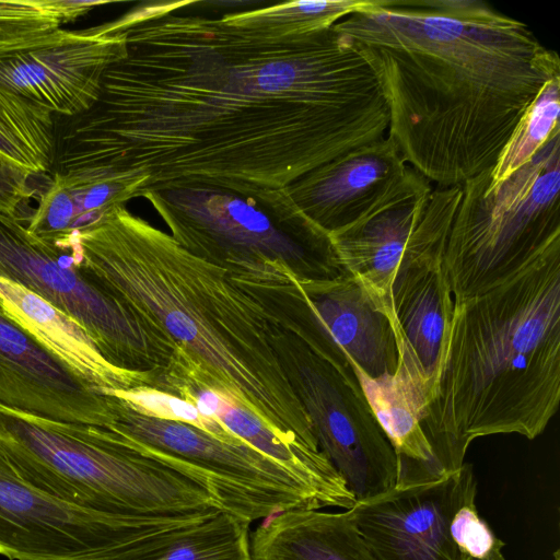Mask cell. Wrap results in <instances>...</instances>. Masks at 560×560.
<instances>
[{
	"label": "cell",
	"mask_w": 560,
	"mask_h": 560,
	"mask_svg": "<svg viewBox=\"0 0 560 560\" xmlns=\"http://www.w3.org/2000/svg\"><path fill=\"white\" fill-rule=\"evenodd\" d=\"M145 2L112 21L126 55L97 100L55 117L52 175L108 182L133 196L212 190L278 218L284 190L387 137L389 107L362 51L334 25L270 35Z\"/></svg>",
	"instance_id": "obj_1"
},
{
	"label": "cell",
	"mask_w": 560,
	"mask_h": 560,
	"mask_svg": "<svg viewBox=\"0 0 560 560\" xmlns=\"http://www.w3.org/2000/svg\"><path fill=\"white\" fill-rule=\"evenodd\" d=\"M334 27L374 68L387 137L430 183L463 185L492 170L558 55L480 0H373Z\"/></svg>",
	"instance_id": "obj_2"
},
{
	"label": "cell",
	"mask_w": 560,
	"mask_h": 560,
	"mask_svg": "<svg viewBox=\"0 0 560 560\" xmlns=\"http://www.w3.org/2000/svg\"><path fill=\"white\" fill-rule=\"evenodd\" d=\"M70 255L73 268L173 345L154 388L213 390L281 440L320 450L277 352L285 326L224 269L125 206L79 233Z\"/></svg>",
	"instance_id": "obj_3"
},
{
	"label": "cell",
	"mask_w": 560,
	"mask_h": 560,
	"mask_svg": "<svg viewBox=\"0 0 560 560\" xmlns=\"http://www.w3.org/2000/svg\"><path fill=\"white\" fill-rule=\"evenodd\" d=\"M560 401V241L490 289L454 301L422 417L441 476L492 434L539 436Z\"/></svg>",
	"instance_id": "obj_4"
},
{
	"label": "cell",
	"mask_w": 560,
	"mask_h": 560,
	"mask_svg": "<svg viewBox=\"0 0 560 560\" xmlns=\"http://www.w3.org/2000/svg\"><path fill=\"white\" fill-rule=\"evenodd\" d=\"M0 452L32 486L81 509L132 517L218 510L199 485L125 447L103 427L0 404Z\"/></svg>",
	"instance_id": "obj_5"
},
{
	"label": "cell",
	"mask_w": 560,
	"mask_h": 560,
	"mask_svg": "<svg viewBox=\"0 0 560 560\" xmlns=\"http://www.w3.org/2000/svg\"><path fill=\"white\" fill-rule=\"evenodd\" d=\"M141 198L182 247L224 269L258 298L288 291L296 281L347 273L326 232L314 225L287 228L238 196L188 189L147 191Z\"/></svg>",
	"instance_id": "obj_6"
},
{
	"label": "cell",
	"mask_w": 560,
	"mask_h": 560,
	"mask_svg": "<svg viewBox=\"0 0 560 560\" xmlns=\"http://www.w3.org/2000/svg\"><path fill=\"white\" fill-rule=\"evenodd\" d=\"M490 173L462 185L444 253L454 301L502 282L560 241V130L493 187Z\"/></svg>",
	"instance_id": "obj_7"
},
{
	"label": "cell",
	"mask_w": 560,
	"mask_h": 560,
	"mask_svg": "<svg viewBox=\"0 0 560 560\" xmlns=\"http://www.w3.org/2000/svg\"><path fill=\"white\" fill-rule=\"evenodd\" d=\"M110 397L114 439L199 485L218 510L252 523L284 511L327 508L302 480L244 440L228 442L187 423L147 417Z\"/></svg>",
	"instance_id": "obj_8"
},
{
	"label": "cell",
	"mask_w": 560,
	"mask_h": 560,
	"mask_svg": "<svg viewBox=\"0 0 560 560\" xmlns=\"http://www.w3.org/2000/svg\"><path fill=\"white\" fill-rule=\"evenodd\" d=\"M0 278L25 287L74 318L113 364L158 374L170 363V341L73 268L67 249L35 237L21 213L4 209H0Z\"/></svg>",
	"instance_id": "obj_9"
},
{
	"label": "cell",
	"mask_w": 560,
	"mask_h": 560,
	"mask_svg": "<svg viewBox=\"0 0 560 560\" xmlns=\"http://www.w3.org/2000/svg\"><path fill=\"white\" fill-rule=\"evenodd\" d=\"M462 185L438 186L408 167L360 219L329 234L345 271L393 316L390 293L407 270L444 257Z\"/></svg>",
	"instance_id": "obj_10"
},
{
	"label": "cell",
	"mask_w": 560,
	"mask_h": 560,
	"mask_svg": "<svg viewBox=\"0 0 560 560\" xmlns=\"http://www.w3.org/2000/svg\"><path fill=\"white\" fill-rule=\"evenodd\" d=\"M187 522L81 509L24 480L0 452V555L10 560H124Z\"/></svg>",
	"instance_id": "obj_11"
},
{
	"label": "cell",
	"mask_w": 560,
	"mask_h": 560,
	"mask_svg": "<svg viewBox=\"0 0 560 560\" xmlns=\"http://www.w3.org/2000/svg\"><path fill=\"white\" fill-rule=\"evenodd\" d=\"M277 352L310 416L319 448L355 500L393 489L397 456L355 373L336 369L288 328L278 340Z\"/></svg>",
	"instance_id": "obj_12"
},
{
	"label": "cell",
	"mask_w": 560,
	"mask_h": 560,
	"mask_svg": "<svg viewBox=\"0 0 560 560\" xmlns=\"http://www.w3.org/2000/svg\"><path fill=\"white\" fill-rule=\"evenodd\" d=\"M299 282V281H298ZM300 283L283 311L287 328L336 369L371 378L393 374L398 343L393 318L349 273Z\"/></svg>",
	"instance_id": "obj_13"
},
{
	"label": "cell",
	"mask_w": 560,
	"mask_h": 560,
	"mask_svg": "<svg viewBox=\"0 0 560 560\" xmlns=\"http://www.w3.org/2000/svg\"><path fill=\"white\" fill-rule=\"evenodd\" d=\"M127 51L125 31L109 23L48 37L0 54V88L57 116H73L97 100L105 70Z\"/></svg>",
	"instance_id": "obj_14"
},
{
	"label": "cell",
	"mask_w": 560,
	"mask_h": 560,
	"mask_svg": "<svg viewBox=\"0 0 560 560\" xmlns=\"http://www.w3.org/2000/svg\"><path fill=\"white\" fill-rule=\"evenodd\" d=\"M476 493L472 466L464 463L439 479L395 486L346 511L377 560H464L450 522Z\"/></svg>",
	"instance_id": "obj_15"
},
{
	"label": "cell",
	"mask_w": 560,
	"mask_h": 560,
	"mask_svg": "<svg viewBox=\"0 0 560 560\" xmlns=\"http://www.w3.org/2000/svg\"><path fill=\"white\" fill-rule=\"evenodd\" d=\"M0 404L58 421L116 422L109 395L82 384L1 312Z\"/></svg>",
	"instance_id": "obj_16"
},
{
	"label": "cell",
	"mask_w": 560,
	"mask_h": 560,
	"mask_svg": "<svg viewBox=\"0 0 560 560\" xmlns=\"http://www.w3.org/2000/svg\"><path fill=\"white\" fill-rule=\"evenodd\" d=\"M408 167L386 137L313 170L284 194L300 214L329 235L360 219Z\"/></svg>",
	"instance_id": "obj_17"
},
{
	"label": "cell",
	"mask_w": 560,
	"mask_h": 560,
	"mask_svg": "<svg viewBox=\"0 0 560 560\" xmlns=\"http://www.w3.org/2000/svg\"><path fill=\"white\" fill-rule=\"evenodd\" d=\"M0 312L71 375L101 394L155 386L156 374L113 364L74 318L7 278H0Z\"/></svg>",
	"instance_id": "obj_18"
},
{
	"label": "cell",
	"mask_w": 560,
	"mask_h": 560,
	"mask_svg": "<svg viewBox=\"0 0 560 560\" xmlns=\"http://www.w3.org/2000/svg\"><path fill=\"white\" fill-rule=\"evenodd\" d=\"M398 365L393 374L371 378L353 368L363 394L398 460L396 486L439 479L431 444L422 428V417L431 384L401 338Z\"/></svg>",
	"instance_id": "obj_19"
},
{
	"label": "cell",
	"mask_w": 560,
	"mask_h": 560,
	"mask_svg": "<svg viewBox=\"0 0 560 560\" xmlns=\"http://www.w3.org/2000/svg\"><path fill=\"white\" fill-rule=\"evenodd\" d=\"M390 305L396 334L432 387L454 311L444 257L398 277L392 288Z\"/></svg>",
	"instance_id": "obj_20"
},
{
	"label": "cell",
	"mask_w": 560,
	"mask_h": 560,
	"mask_svg": "<svg viewBox=\"0 0 560 560\" xmlns=\"http://www.w3.org/2000/svg\"><path fill=\"white\" fill-rule=\"evenodd\" d=\"M250 560H377L347 511L290 510L250 534Z\"/></svg>",
	"instance_id": "obj_21"
},
{
	"label": "cell",
	"mask_w": 560,
	"mask_h": 560,
	"mask_svg": "<svg viewBox=\"0 0 560 560\" xmlns=\"http://www.w3.org/2000/svg\"><path fill=\"white\" fill-rule=\"evenodd\" d=\"M130 199V191L117 184L54 175L27 219V231L56 244L103 222Z\"/></svg>",
	"instance_id": "obj_22"
},
{
	"label": "cell",
	"mask_w": 560,
	"mask_h": 560,
	"mask_svg": "<svg viewBox=\"0 0 560 560\" xmlns=\"http://www.w3.org/2000/svg\"><path fill=\"white\" fill-rule=\"evenodd\" d=\"M249 525L245 520L217 511L143 545L125 560H250Z\"/></svg>",
	"instance_id": "obj_23"
},
{
	"label": "cell",
	"mask_w": 560,
	"mask_h": 560,
	"mask_svg": "<svg viewBox=\"0 0 560 560\" xmlns=\"http://www.w3.org/2000/svg\"><path fill=\"white\" fill-rule=\"evenodd\" d=\"M55 116L0 88V153L33 175L49 173Z\"/></svg>",
	"instance_id": "obj_24"
},
{
	"label": "cell",
	"mask_w": 560,
	"mask_h": 560,
	"mask_svg": "<svg viewBox=\"0 0 560 560\" xmlns=\"http://www.w3.org/2000/svg\"><path fill=\"white\" fill-rule=\"evenodd\" d=\"M108 0H0V54L37 43Z\"/></svg>",
	"instance_id": "obj_25"
},
{
	"label": "cell",
	"mask_w": 560,
	"mask_h": 560,
	"mask_svg": "<svg viewBox=\"0 0 560 560\" xmlns=\"http://www.w3.org/2000/svg\"><path fill=\"white\" fill-rule=\"evenodd\" d=\"M373 0L291 1L265 8L224 13L234 23L270 35H294L332 26Z\"/></svg>",
	"instance_id": "obj_26"
},
{
	"label": "cell",
	"mask_w": 560,
	"mask_h": 560,
	"mask_svg": "<svg viewBox=\"0 0 560 560\" xmlns=\"http://www.w3.org/2000/svg\"><path fill=\"white\" fill-rule=\"evenodd\" d=\"M560 75L546 82L524 113L490 173L493 187L529 162L545 142L560 130Z\"/></svg>",
	"instance_id": "obj_27"
},
{
	"label": "cell",
	"mask_w": 560,
	"mask_h": 560,
	"mask_svg": "<svg viewBox=\"0 0 560 560\" xmlns=\"http://www.w3.org/2000/svg\"><path fill=\"white\" fill-rule=\"evenodd\" d=\"M103 395L114 396L147 417L187 423L228 442L243 440L219 420L201 415L189 401L153 387L114 390Z\"/></svg>",
	"instance_id": "obj_28"
},
{
	"label": "cell",
	"mask_w": 560,
	"mask_h": 560,
	"mask_svg": "<svg viewBox=\"0 0 560 560\" xmlns=\"http://www.w3.org/2000/svg\"><path fill=\"white\" fill-rule=\"evenodd\" d=\"M475 499L465 501L453 514L451 537L464 560H505V544L479 515Z\"/></svg>",
	"instance_id": "obj_29"
},
{
	"label": "cell",
	"mask_w": 560,
	"mask_h": 560,
	"mask_svg": "<svg viewBox=\"0 0 560 560\" xmlns=\"http://www.w3.org/2000/svg\"><path fill=\"white\" fill-rule=\"evenodd\" d=\"M34 176L0 153V209L20 213V208L32 195Z\"/></svg>",
	"instance_id": "obj_30"
}]
</instances>
